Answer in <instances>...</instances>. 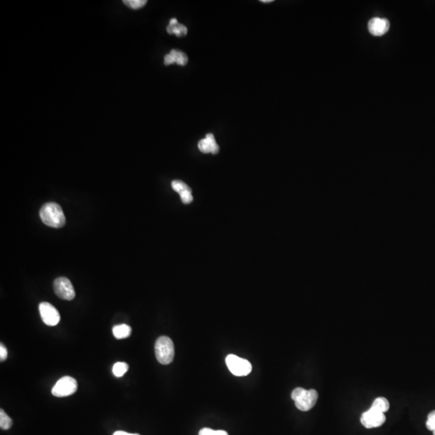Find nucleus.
<instances>
[{"label": "nucleus", "instance_id": "obj_10", "mask_svg": "<svg viewBox=\"0 0 435 435\" xmlns=\"http://www.w3.org/2000/svg\"><path fill=\"white\" fill-rule=\"evenodd\" d=\"M112 332H113L115 339L123 340V339H126V338L131 336V328L128 325L121 324V325L114 326Z\"/></svg>", "mask_w": 435, "mask_h": 435}, {"label": "nucleus", "instance_id": "obj_16", "mask_svg": "<svg viewBox=\"0 0 435 435\" xmlns=\"http://www.w3.org/2000/svg\"><path fill=\"white\" fill-rule=\"evenodd\" d=\"M123 3L128 8L134 9V10H137V9L145 7L146 5L147 1L146 0H124Z\"/></svg>", "mask_w": 435, "mask_h": 435}, {"label": "nucleus", "instance_id": "obj_18", "mask_svg": "<svg viewBox=\"0 0 435 435\" xmlns=\"http://www.w3.org/2000/svg\"><path fill=\"white\" fill-rule=\"evenodd\" d=\"M172 187L174 189V191L178 193H181L184 190L189 189V186L185 182H182V181H178V180L172 182Z\"/></svg>", "mask_w": 435, "mask_h": 435}, {"label": "nucleus", "instance_id": "obj_4", "mask_svg": "<svg viewBox=\"0 0 435 435\" xmlns=\"http://www.w3.org/2000/svg\"><path fill=\"white\" fill-rule=\"evenodd\" d=\"M226 363L230 373L237 377L248 376L252 372V364L249 361L232 354L226 356Z\"/></svg>", "mask_w": 435, "mask_h": 435}, {"label": "nucleus", "instance_id": "obj_2", "mask_svg": "<svg viewBox=\"0 0 435 435\" xmlns=\"http://www.w3.org/2000/svg\"><path fill=\"white\" fill-rule=\"evenodd\" d=\"M291 397L294 400L295 406L299 410L307 412L314 408L316 405L318 393L314 389L307 390L299 387L293 389Z\"/></svg>", "mask_w": 435, "mask_h": 435}, {"label": "nucleus", "instance_id": "obj_9", "mask_svg": "<svg viewBox=\"0 0 435 435\" xmlns=\"http://www.w3.org/2000/svg\"><path fill=\"white\" fill-rule=\"evenodd\" d=\"M369 31L375 37H381L388 32L390 24L385 18L374 17L369 22Z\"/></svg>", "mask_w": 435, "mask_h": 435}, {"label": "nucleus", "instance_id": "obj_19", "mask_svg": "<svg viewBox=\"0 0 435 435\" xmlns=\"http://www.w3.org/2000/svg\"><path fill=\"white\" fill-rule=\"evenodd\" d=\"M198 149L203 153H210L211 152V143L207 141V139H203L199 141Z\"/></svg>", "mask_w": 435, "mask_h": 435}, {"label": "nucleus", "instance_id": "obj_13", "mask_svg": "<svg viewBox=\"0 0 435 435\" xmlns=\"http://www.w3.org/2000/svg\"><path fill=\"white\" fill-rule=\"evenodd\" d=\"M170 54L172 55L175 59V62L179 65H186L187 64V56H186V53H184L182 51L172 49L170 52Z\"/></svg>", "mask_w": 435, "mask_h": 435}, {"label": "nucleus", "instance_id": "obj_1", "mask_svg": "<svg viewBox=\"0 0 435 435\" xmlns=\"http://www.w3.org/2000/svg\"><path fill=\"white\" fill-rule=\"evenodd\" d=\"M41 220L47 226L61 228L65 224V216L61 207L57 203H45L40 211Z\"/></svg>", "mask_w": 435, "mask_h": 435}, {"label": "nucleus", "instance_id": "obj_23", "mask_svg": "<svg viewBox=\"0 0 435 435\" xmlns=\"http://www.w3.org/2000/svg\"><path fill=\"white\" fill-rule=\"evenodd\" d=\"M8 358V350L3 344L0 345V359L1 361L6 360Z\"/></svg>", "mask_w": 435, "mask_h": 435}, {"label": "nucleus", "instance_id": "obj_6", "mask_svg": "<svg viewBox=\"0 0 435 435\" xmlns=\"http://www.w3.org/2000/svg\"><path fill=\"white\" fill-rule=\"evenodd\" d=\"M53 289L57 297L63 300H71L75 297V288L66 277H59L55 280Z\"/></svg>", "mask_w": 435, "mask_h": 435}, {"label": "nucleus", "instance_id": "obj_17", "mask_svg": "<svg viewBox=\"0 0 435 435\" xmlns=\"http://www.w3.org/2000/svg\"><path fill=\"white\" fill-rule=\"evenodd\" d=\"M179 194L181 199H182V203H185V204H189V203L193 202V195H192V190L190 188L184 190V191H182Z\"/></svg>", "mask_w": 435, "mask_h": 435}, {"label": "nucleus", "instance_id": "obj_11", "mask_svg": "<svg viewBox=\"0 0 435 435\" xmlns=\"http://www.w3.org/2000/svg\"><path fill=\"white\" fill-rule=\"evenodd\" d=\"M371 408L385 414L389 410V402L385 397H378L373 401Z\"/></svg>", "mask_w": 435, "mask_h": 435}, {"label": "nucleus", "instance_id": "obj_3", "mask_svg": "<svg viewBox=\"0 0 435 435\" xmlns=\"http://www.w3.org/2000/svg\"><path fill=\"white\" fill-rule=\"evenodd\" d=\"M155 354L156 359L161 364L172 363L174 358V345L171 339L167 336L159 338L155 344Z\"/></svg>", "mask_w": 435, "mask_h": 435}, {"label": "nucleus", "instance_id": "obj_20", "mask_svg": "<svg viewBox=\"0 0 435 435\" xmlns=\"http://www.w3.org/2000/svg\"><path fill=\"white\" fill-rule=\"evenodd\" d=\"M206 139H207V141H209L211 143V153L213 154H217L219 151V147L217 144L216 141H215V137L213 134H207V137H206Z\"/></svg>", "mask_w": 435, "mask_h": 435}, {"label": "nucleus", "instance_id": "obj_14", "mask_svg": "<svg viewBox=\"0 0 435 435\" xmlns=\"http://www.w3.org/2000/svg\"><path fill=\"white\" fill-rule=\"evenodd\" d=\"M128 370V365L124 362H118L114 364L112 372L116 377H123Z\"/></svg>", "mask_w": 435, "mask_h": 435}, {"label": "nucleus", "instance_id": "obj_5", "mask_svg": "<svg viewBox=\"0 0 435 435\" xmlns=\"http://www.w3.org/2000/svg\"><path fill=\"white\" fill-rule=\"evenodd\" d=\"M78 389V383L75 379L64 377L60 379L52 389V394L57 397H64L74 394Z\"/></svg>", "mask_w": 435, "mask_h": 435}, {"label": "nucleus", "instance_id": "obj_8", "mask_svg": "<svg viewBox=\"0 0 435 435\" xmlns=\"http://www.w3.org/2000/svg\"><path fill=\"white\" fill-rule=\"evenodd\" d=\"M40 314L44 323L47 326H54L60 322L61 316L57 309L49 303H41L39 306Z\"/></svg>", "mask_w": 435, "mask_h": 435}, {"label": "nucleus", "instance_id": "obj_12", "mask_svg": "<svg viewBox=\"0 0 435 435\" xmlns=\"http://www.w3.org/2000/svg\"><path fill=\"white\" fill-rule=\"evenodd\" d=\"M167 31L169 34H175L177 37H182L187 34V27L178 23L176 25H169L167 27Z\"/></svg>", "mask_w": 435, "mask_h": 435}, {"label": "nucleus", "instance_id": "obj_15", "mask_svg": "<svg viewBox=\"0 0 435 435\" xmlns=\"http://www.w3.org/2000/svg\"><path fill=\"white\" fill-rule=\"evenodd\" d=\"M12 421L9 416L7 415L4 410H0V427L1 429L7 430L12 427Z\"/></svg>", "mask_w": 435, "mask_h": 435}, {"label": "nucleus", "instance_id": "obj_26", "mask_svg": "<svg viewBox=\"0 0 435 435\" xmlns=\"http://www.w3.org/2000/svg\"><path fill=\"white\" fill-rule=\"evenodd\" d=\"M178 22L177 19L174 18V19H171L170 21V25H176V24H178Z\"/></svg>", "mask_w": 435, "mask_h": 435}, {"label": "nucleus", "instance_id": "obj_22", "mask_svg": "<svg viewBox=\"0 0 435 435\" xmlns=\"http://www.w3.org/2000/svg\"><path fill=\"white\" fill-rule=\"evenodd\" d=\"M426 427L429 430L433 431L435 429V410L429 413L428 415L427 422H426Z\"/></svg>", "mask_w": 435, "mask_h": 435}, {"label": "nucleus", "instance_id": "obj_24", "mask_svg": "<svg viewBox=\"0 0 435 435\" xmlns=\"http://www.w3.org/2000/svg\"><path fill=\"white\" fill-rule=\"evenodd\" d=\"M164 63L165 65H170V64H174V63H176L175 59H174V57H173L172 55L170 54H170H167L164 56Z\"/></svg>", "mask_w": 435, "mask_h": 435}, {"label": "nucleus", "instance_id": "obj_21", "mask_svg": "<svg viewBox=\"0 0 435 435\" xmlns=\"http://www.w3.org/2000/svg\"><path fill=\"white\" fill-rule=\"evenodd\" d=\"M198 435H228L224 430H214L210 428H203L199 431Z\"/></svg>", "mask_w": 435, "mask_h": 435}, {"label": "nucleus", "instance_id": "obj_7", "mask_svg": "<svg viewBox=\"0 0 435 435\" xmlns=\"http://www.w3.org/2000/svg\"><path fill=\"white\" fill-rule=\"evenodd\" d=\"M385 421H386V418L385 414L373 408L364 412L360 418L361 423L367 429L380 427L385 423Z\"/></svg>", "mask_w": 435, "mask_h": 435}, {"label": "nucleus", "instance_id": "obj_25", "mask_svg": "<svg viewBox=\"0 0 435 435\" xmlns=\"http://www.w3.org/2000/svg\"><path fill=\"white\" fill-rule=\"evenodd\" d=\"M113 435H140L138 433H130L127 432L122 431V430H118L113 433Z\"/></svg>", "mask_w": 435, "mask_h": 435}, {"label": "nucleus", "instance_id": "obj_27", "mask_svg": "<svg viewBox=\"0 0 435 435\" xmlns=\"http://www.w3.org/2000/svg\"><path fill=\"white\" fill-rule=\"evenodd\" d=\"M261 2L263 3V4H265V3H272L273 2V0H261Z\"/></svg>", "mask_w": 435, "mask_h": 435}]
</instances>
